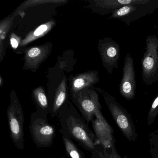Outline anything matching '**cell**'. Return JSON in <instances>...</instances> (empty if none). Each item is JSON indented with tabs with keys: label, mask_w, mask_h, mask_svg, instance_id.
Here are the masks:
<instances>
[{
	"label": "cell",
	"mask_w": 158,
	"mask_h": 158,
	"mask_svg": "<svg viewBox=\"0 0 158 158\" xmlns=\"http://www.w3.org/2000/svg\"><path fill=\"white\" fill-rule=\"evenodd\" d=\"M146 51L141 60L142 78L147 85L158 81V38L148 35L146 40Z\"/></svg>",
	"instance_id": "cell-4"
},
{
	"label": "cell",
	"mask_w": 158,
	"mask_h": 158,
	"mask_svg": "<svg viewBox=\"0 0 158 158\" xmlns=\"http://www.w3.org/2000/svg\"><path fill=\"white\" fill-rule=\"evenodd\" d=\"M33 96L37 108V111L47 115L50 114L49 100L43 88L39 87L33 90Z\"/></svg>",
	"instance_id": "cell-16"
},
{
	"label": "cell",
	"mask_w": 158,
	"mask_h": 158,
	"mask_svg": "<svg viewBox=\"0 0 158 158\" xmlns=\"http://www.w3.org/2000/svg\"><path fill=\"white\" fill-rule=\"evenodd\" d=\"M71 98L88 124L95 115L102 113L99 96L92 86L72 94Z\"/></svg>",
	"instance_id": "cell-5"
},
{
	"label": "cell",
	"mask_w": 158,
	"mask_h": 158,
	"mask_svg": "<svg viewBox=\"0 0 158 158\" xmlns=\"http://www.w3.org/2000/svg\"><path fill=\"white\" fill-rule=\"evenodd\" d=\"M22 41L21 37L17 36L16 34L12 33L10 37V42L11 45L14 49L15 50L17 49L18 47L20 46Z\"/></svg>",
	"instance_id": "cell-23"
},
{
	"label": "cell",
	"mask_w": 158,
	"mask_h": 158,
	"mask_svg": "<svg viewBox=\"0 0 158 158\" xmlns=\"http://www.w3.org/2000/svg\"><path fill=\"white\" fill-rule=\"evenodd\" d=\"M50 43L33 47L25 52L24 67L35 71L39 67L50 54L52 49Z\"/></svg>",
	"instance_id": "cell-11"
},
{
	"label": "cell",
	"mask_w": 158,
	"mask_h": 158,
	"mask_svg": "<svg viewBox=\"0 0 158 158\" xmlns=\"http://www.w3.org/2000/svg\"></svg>",
	"instance_id": "cell-26"
},
{
	"label": "cell",
	"mask_w": 158,
	"mask_h": 158,
	"mask_svg": "<svg viewBox=\"0 0 158 158\" xmlns=\"http://www.w3.org/2000/svg\"><path fill=\"white\" fill-rule=\"evenodd\" d=\"M15 16V15H14L10 18H6V19L2 21L0 23V41H1L0 57H1V61H2L3 59L2 53L3 52V42H4L7 34L11 27L13 21L14 19Z\"/></svg>",
	"instance_id": "cell-19"
},
{
	"label": "cell",
	"mask_w": 158,
	"mask_h": 158,
	"mask_svg": "<svg viewBox=\"0 0 158 158\" xmlns=\"http://www.w3.org/2000/svg\"><path fill=\"white\" fill-rule=\"evenodd\" d=\"M135 72L134 59L129 53H127L123 69V76L119 85V91L123 98L130 101L136 94Z\"/></svg>",
	"instance_id": "cell-9"
},
{
	"label": "cell",
	"mask_w": 158,
	"mask_h": 158,
	"mask_svg": "<svg viewBox=\"0 0 158 158\" xmlns=\"http://www.w3.org/2000/svg\"><path fill=\"white\" fill-rule=\"evenodd\" d=\"M66 1H28L25 2L24 3L22 4L21 9L26 8V7H31V6H35V5H39V4H43L44 3H63V2H66Z\"/></svg>",
	"instance_id": "cell-22"
},
{
	"label": "cell",
	"mask_w": 158,
	"mask_h": 158,
	"mask_svg": "<svg viewBox=\"0 0 158 158\" xmlns=\"http://www.w3.org/2000/svg\"><path fill=\"white\" fill-rule=\"evenodd\" d=\"M7 117L11 139L17 149L23 150L24 148L23 111L15 94L11 96L10 104L7 109Z\"/></svg>",
	"instance_id": "cell-6"
},
{
	"label": "cell",
	"mask_w": 158,
	"mask_h": 158,
	"mask_svg": "<svg viewBox=\"0 0 158 158\" xmlns=\"http://www.w3.org/2000/svg\"><path fill=\"white\" fill-rule=\"evenodd\" d=\"M148 1L149 0H94L92 2L95 11L104 15L112 14L123 6L142 4Z\"/></svg>",
	"instance_id": "cell-12"
},
{
	"label": "cell",
	"mask_w": 158,
	"mask_h": 158,
	"mask_svg": "<svg viewBox=\"0 0 158 158\" xmlns=\"http://www.w3.org/2000/svg\"><path fill=\"white\" fill-rule=\"evenodd\" d=\"M60 124V132L75 140L91 152L97 146L95 133L88 124L70 103L64 104L57 115Z\"/></svg>",
	"instance_id": "cell-1"
},
{
	"label": "cell",
	"mask_w": 158,
	"mask_h": 158,
	"mask_svg": "<svg viewBox=\"0 0 158 158\" xmlns=\"http://www.w3.org/2000/svg\"><path fill=\"white\" fill-rule=\"evenodd\" d=\"M55 25V22L53 20H51L40 26L35 30L31 31L22 40L20 44V47L27 45L32 41L44 36L53 28Z\"/></svg>",
	"instance_id": "cell-15"
},
{
	"label": "cell",
	"mask_w": 158,
	"mask_h": 158,
	"mask_svg": "<svg viewBox=\"0 0 158 158\" xmlns=\"http://www.w3.org/2000/svg\"><path fill=\"white\" fill-rule=\"evenodd\" d=\"M98 50L103 67L110 74L118 68L121 48L119 44L111 37H106L100 40Z\"/></svg>",
	"instance_id": "cell-8"
},
{
	"label": "cell",
	"mask_w": 158,
	"mask_h": 158,
	"mask_svg": "<svg viewBox=\"0 0 158 158\" xmlns=\"http://www.w3.org/2000/svg\"><path fill=\"white\" fill-rule=\"evenodd\" d=\"M48 115L37 111L30 116L29 131L34 143L38 148L50 147L56 136L55 127L50 123Z\"/></svg>",
	"instance_id": "cell-3"
},
{
	"label": "cell",
	"mask_w": 158,
	"mask_h": 158,
	"mask_svg": "<svg viewBox=\"0 0 158 158\" xmlns=\"http://www.w3.org/2000/svg\"><path fill=\"white\" fill-rule=\"evenodd\" d=\"M67 97L66 81L63 79L56 89L52 102L49 105L50 114L52 118L57 117L59 110L63 106Z\"/></svg>",
	"instance_id": "cell-14"
},
{
	"label": "cell",
	"mask_w": 158,
	"mask_h": 158,
	"mask_svg": "<svg viewBox=\"0 0 158 158\" xmlns=\"http://www.w3.org/2000/svg\"><path fill=\"white\" fill-rule=\"evenodd\" d=\"M158 10V0H149L147 3L123 6L115 10L109 17L117 19L128 26L144 16Z\"/></svg>",
	"instance_id": "cell-7"
},
{
	"label": "cell",
	"mask_w": 158,
	"mask_h": 158,
	"mask_svg": "<svg viewBox=\"0 0 158 158\" xmlns=\"http://www.w3.org/2000/svg\"><path fill=\"white\" fill-rule=\"evenodd\" d=\"M99 81V77L96 71H89L77 75L72 79L71 82V95L92 86Z\"/></svg>",
	"instance_id": "cell-13"
},
{
	"label": "cell",
	"mask_w": 158,
	"mask_h": 158,
	"mask_svg": "<svg viewBox=\"0 0 158 158\" xmlns=\"http://www.w3.org/2000/svg\"><path fill=\"white\" fill-rule=\"evenodd\" d=\"M91 123L96 135L97 145H100L105 148L115 146L114 131L102 113L95 115Z\"/></svg>",
	"instance_id": "cell-10"
},
{
	"label": "cell",
	"mask_w": 158,
	"mask_h": 158,
	"mask_svg": "<svg viewBox=\"0 0 158 158\" xmlns=\"http://www.w3.org/2000/svg\"><path fill=\"white\" fill-rule=\"evenodd\" d=\"M62 139L66 153L71 158H85L84 152L73 140L67 136L62 135Z\"/></svg>",
	"instance_id": "cell-17"
},
{
	"label": "cell",
	"mask_w": 158,
	"mask_h": 158,
	"mask_svg": "<svg viewBox=\"0 0 158 158\" xmlns=\"http://www.w3.org/2000/svg\"><path fill=\"white\" fill-rule=\"evenodd\" d=\"M124 158H128V157H127V156H125V155H124Z\"/></svg>",
	"instance_id": "cell-25"
},
{
	"label": "cell",
	"mask_w": 158,
	"mask_h": 158,
	"mask_svg": "<svg viewBox=\"0 0 158 158\" xmlns=\"http://www.w3.org/2000/svg\"><path fill=\"white\" fill-rule=\"evenodd\" d=\"M3 79H2V77L1 76V77H0V86H1V87L3 85Z\"/></svg>",
	"instance_id": "cell-24"
},
{
	"label": "cell",
	"mask_w": 158,
	"mask_h": 158,
	"mask_svg": "<svg viewBox=\"0 0 158 158\" xmlns=\"http://www.w3.org/2000/svg\"><path fill=\"white\" fill-rule=\"evenodd\" d=\"M91 153L92 158H122L117 152L115 146L110 148H105L100 145H97Z\"/></svg>",
	"instance_id": "cell-18"
},
{
	"label": "cell",
	"mask_w": 158,
	"mask_h": 158,
	"mask_svg": "<svg viewBox=\"0 0 158 158\" xmlns=\"http://www.w3.org/2000/svg\"><path fill=\"white\" fill-rule=\"evenodd\" d=\"M95 89L103 96L113 118L122 134L129 141H136L138 135L130 114L110 94L100 88Z\"/></svg>",
	"instance_id": "cell-2"
},
{
	"label": "cell",
	"mask_w": 158,
	"mask_h": 158,
	"mask_svg": "<svg viewBox=\"0 0 158 158\" xmlns=\"http://www.w3.org/2000/svg\"><path fill=\"white\" fill-rule=\"evenodd\" d=\"M150 149L152 158H158V134L152 132L149 135Z\"/></svg>",
	"instance_id": "cell-20"
},
{
	"label": "cell",
	"mask_w": 158,
	"mask_h": 158,
	"mask_svg": "<svg viewBox=\"0 0 158 158\" xmlns=\"http://www.w3.org/2000/svg\"><path fill=\"white\" fill-rule=\"evenodd\" d=\"M158 115V93L152 102L147 117L148 126H151L154 122Z\"/></svg>",
	"instance_id": "cell-21"
}]
</instances>
